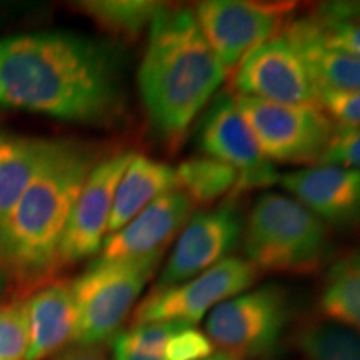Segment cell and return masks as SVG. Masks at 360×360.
Wrapping results in <instances>:
<instances>
[{
  "label": "cell",
  "instance_id": "obj_1",
  "mask_svg": "<svg viewBox=\"0 0 360 360\" xmlns=\"http://www.w3.org/2000/svg\"><path fill=\"white\" fill-rule=\"evenodd\" d=\"M0 107L85 125L115 122L125 107L120 58L109 44L72 32L0 39Z\"/></svg>",
  "mask_w": 360,
  "mask_h": 360
},
{
  "label": "cell",
  "instance_id": "obj_2",
  "mask_svg": "<svg viewBox=\"0 0 360 360\" xmlns=\"http://www.w3.org/2000/svg\"><path fill=\"white\" fill-rule=\"evenodd\" d=\"M225 75L193 8L165 4L148 29L137 80L152 129L170 148L182 146Z\"/></svg>",
  "mask_w": 360,
  "mask_h": 360
},
{
  "label": "cell",
  "instance_id": "obj_3",
  "mask_svg": "<svg viewBox=\"0 0 360 360\" xmlns=\"http://www.w3.org/2000/svg\"><path fill=\"white\" fill-rule=\"evenodd\" d=\"M96 150L52 141L32 182L0 224V262L20 282H35L58 265L62 236L90 170Z\"/></svg>",
  "mask_w": 360,
  "mask_h": 360
},
{
  "label": "cell",
  "instance_id": "obj_4",
  "mask_svg": "<svg viewBox=\"0 0 360 360\" xmlns=\"http://www.w3.org/2000/svg\"><path fill=\"white\" fill-rule=\"evenodd\" d=\"M242 247L257 272L304 276L332 257L328 227L294 197L264 192L244 220Z\"/></svg>",
  "mask_w": 360,
  "mask_h": 360
},
{
  "label": "cell",
  "instance_id": "obj_5",
  "mask_svg": "<svg viewBox=\"0 0 360 360\" xmlns=\"http://www.w3.org/2000/svg\"><path fill=\"white\" fill-rule=\"evenodd\" d=\"M162 257L97 262L72 282L75 345L97 347L115 335L154 276Z\"/></svg>",
  "mask_w": 360,
  "mask_h": 360
},
{
  "label": "cell",
  "instance_id": "obj_6",
  "mask_svg": "<svg viewBox=\"0 0 360 360\" xmlns=\"http://www.w3.org/2000/svg\"><path fill=\"white\" fill-rule=\"evenodd\" d=\"M290 321V304L276 283L249 289L207 315L205 335L220 354L236 360L270 357Z\"/></svg>",
  "mask_w": 360,
  "mask_h": 360
},
{
  "label": "cell",
  "instance_id": "obj_7",
  "mask_svg": "<svg viewBox=\"0 0 360 360\" xmlns=\"http://www.w3.org/2000/svg\"><path fill=\"white\" fill-rule=\"evenodd\" d=\"M264 157L272 164H321L337 127L317 105H283L233 96Z\"/></svg>",
  "mask_w": 360,
  "mask_h": 360
},
{
  "label": "cell",
  "instance_id": "obj_8",
  "mask_svg": "<svg viewBox=\"0 0 360 360\" xmlns=\"http://www.w3.org/2000/svg\"><path fill=\"white\" fill-rule=\"evenodd\" d=\"M257 276L245 259L231 255L186 282L155 287L135 309L134 326L154 322L195 326L217 305L249 290Z\"/></svg>",
  "mask_w": 360,
  "mask_h": 360
},
{
  "label": "cell",
  "instance_id": "obj_9",
  "mask_svg": "<svg viewBox=\"0 0 360 360\" xmlns=\"http://www.w3.org/2000/svg\"><path fill=\"white\" fill-rule=\"evenodd\" d=\"M195 146L238 174L232 199L255 188H267L278 182L277 165L267 160L255 142L249 125L240 115L231 92H219L202 112L195 129Z\"/></svg>",
  "mask_w": 360,
  "mask_h": 360
},
{
  "label": "cell",
  "instance_id": "obj_10",
  "mask_svg": "<svg viewBox=\"0 0 360 360\" xmlns=\"http://www.w3.org/2000/svg\"><path fill=\"white\" fill-rule=\"evenodd\" d=\"M295 4L205 0L193 8L202 34L225 70L236 69L250 51L276 37Z\"/></svg>",
  "mask_w": 360,
  "mask_h": 360
},
{
  "label": "cell",
  "instance_id": "obj_11",
  "mask_svg": "<svg viewBox=\"0 0 360 360\" xmlns=\"http://www.w3.org/2000/svg\"><path fill=\"white\" fill-rule=\"evenodd\" d=\"M237 96L283 105H317V94L304 58L285 34L250 51L236 67Z\"/></svg>",
  "mask_w": 360,
  "mask_h": 360
},
{
  "label": "cell",
  "instance_id": "obj_12",
  "mask_svg": "<svg viewBox=\"0 0 360 360\" xmlns=\"http://www.w3.org/2000/svg\"><path fill=\"white\" fill-rule=\"evenodd\" d=\"M242 232L244 217L233 199L193 215L180 231L157 287L177 285L231 257Z\"/></svg>",
  "mask_w": 360,
  "mask_h": 360
},
{
  "label": "cell",
  "instance_id": "obj_13",
  "mask_svg": "<svg viewBox=\"0 0 360 360\" xmlns=\"http://www.w3.org/2000/svg\"><path fill=\"white\" fill-rule=\"evenodd\" d=\"M135 154L117 152L101 159L90 170L62 236L58 264H75L101 252L114 205L117 186Z\"/></svg>",
  "mask_w": 360,
  "mask_h": 360
},
{
  "label": "cell",
  "instance_id": "obj_14",
  "mask_svg": "<svg viewBox=\"0 0 360 360\" xmlns=\"http://www.w3.org/2000/svg\"><path fill=\"white\" fill-rule=\"evenodd\" d=\"M193 204L186 193L174 191L147 205L137 217L107 236L97 262H125L162 257L170 242L191 220Z\"/></svg>",
  "mask_w": 360,
  "mask_h": 360
},
{
  "label": "cell",
  "instance_id": "obj_15",
  "mask_svg": "<svg viewBox=\"0 0 360 360\" xmlns=\"http://www.w3.org/2000/svg\"><path fill=\"white\" fill-rule=\"evenodd\" d=\"M281 186L327 227H360V170L310 165L281 174Z\"/></svg>",
  "mask_w": 360,
  "mask_h": 360
},
{
  "label": "cell",
  "instance_id": "obj_16",
  "mask_svg": "<svg viewBox=\"0 0 360 360\" xmlns=\"http://www.w3.org/2000/svg\"><path fill=\"white\" fill-rule=\"evenodd\" d=\"M29 347L25 360H44L65 350L75 337V304L72 282L58 281L25 300Z\"/></svg>",
  "mask_w": 360,
  "mask_h": 360
},
{
  "label": "cell",
  "instance_id": "obj_17",
  "mask_svg": "<svg viewBox=\"0 0 360 360\" xmlns=\"http://www.w3.org/2000/svg\"><path fill=\"white\" fill-rule=\"evenodd\" d=\"M174 191H177V175L172 165L135 154L117 186L107 236L120 231L147 205Z\"/></svg>",
  "mask_w": 360,
  "mask_h": 360
},
{
  "label": "cell",
  "instance_id": "obj_18",
  "mask_svg": "<svg viewBox=\"0 0 360 360\" xmlns=\"http://www.w3.org/2000/svg\"><path fill=\"white\" fill-rule=\"evenodd\" d=\"M285 34L304 58L317 90H360V58L317 42L299 17L287 22Z\"/></svg>",
  "mask_w": 360,
  "mask_h": 360
},
{
  "label": "cell",
  "instance_id": "obj_19",
  "mask_svg": "<svg viewBox=\"0 0 360 360\" xmlns=\"http://www.w3.org/2000/svg\"><path fill=\"white\" fill-rule=\"evenodd\" d=\"M52 141L0 130V224L32 182Z\"/></svg>",
  "mask_w": 360,
  "mask_h": 360
},
{
  "label": "cell",
  "instance_id": "obj_20",
  "mask_svg": "<svg viewBox=\"0 0 360 360\" xmlns=\"http://www.w3.org/2000/svg\"><path fill=\"white\" fill-rule=\"evenodd\" d=\"M322 317L360 334V247L327 269L319 295Z\"/></svg>",
  "mask_w": 360,
  "mask_h": 360
},
{
  "label": "cell",
  "instance_id": "obj_21",
  "mask_svg": "<svg viewBox=\"0 0 360 360\" xmlns=\"http://www.w3.org/2000/svg\"><path fill=\"white\" fill-rule=\"evenodd\" d=\"M175 175L177 191L186 193L193 207H210L224 197L232 199L238 180V174L231 165L205 155L180 162Z\"/></svg>",
  "mask_w": 360,
  "mask_h": 360
},
{
  "label": "cell",
  "instance_id": "obj_22",
  "mask_svg": "<svg viewBox=\"0 0 360 360\" xmlns=\"http://www.w3.org/2000/svg\"><path fill=\"white\" fill-rule=\"evenodd\" d=\"M295 345L304 360H360V334L326 317L299 328Z\"/></svg>",
  "mask_w": 360,
  "mask_h": 360
},
{
  "label": "cell",
  "instance_id": "obj_23",
  "mask_svg": "<svg viewBox=\"0 0 360 360\" xmlns=\"http://www.w3.org/2000/svg\"><path fill=\"white\" fill-rule=\"evenodd\" d=\"M75 6L107 32L137 37L150 29L165 4L154 0H85Z\"/></svg>",
  "mask_w": 360,
  "mask_h": 360
},
{
  "label": "cell",
  "instance_id": "obj_24",
  "mask_svg": "<svg viewBox=\"0 0 360 360\" xmlns=\"http://www.w3.org/2000/svg\"><path fill=\"white\" fill-rule=\"evenodd\" d=\"M299 19L317 42L360 58V20L327 15L319 11Z\"/></svg>",
  "mask_w": 360,
  "mask_h": 360
},
{
  "label": "cell",
  "instance_id": "obj_25",
  "mask_svg": "<svg viewBox=\"0 0 360 360\" xmlns=\"http://www.w3.org/2000/svg\"><path fill=\"white\" fill-rule=\"evenodd\" d=\"M29 347L25 300L0 305V360H25Z\"/></svg>",
  "mask_w": 360,
  "mask_h": 360
},
{
  "label": "cell",
  "instance_id": "obj_26",
  "mask_svg": "<svg viewBox=\"0 0 360 360\" xmlns=\"http://www.w3.org/2000/svg\"><path fill=\"white\" fill-rule=\"evenodd\" d=\"M317 107L337 129L360 127V90H319Z\"/></svg>",
  "mask_w": 360,
  "mask_h": 360
},
{
  "label": "cell",
  "instance_id": "obj_27",
  "mask_svg": "<svg viewBox=\"0 0 360 360\" xmlns=\"http://www.w3.org/2000/svg\"><path fill=\"white\" fill-rule=\"evenodd\" d=\"M321 164L360 170V127L337 129Z\"/></svg>",
  "mask_w": 360,
  "mask_h": 360
},
{
  "label": "cell",
  "instance_id": "obj_28",
  "mask_svg": "<svg viewBox=\"0 0 360 360\" xmlns=\"http://www.w3.org/2000/svg\"><path fill=\"white\" fill-rule=\"evenodd\" d=\"M315 11L334 17H347L360 20V0H339V2H323Z\"/></svg>",
  "mask_w": 360,
  "mask_h": 360
},
{
  "label": "cell",
  "instance_id": "obj_29",
  "mask_svg": "<svg viewBox=\"0 0 360 360\" xmlns=\"http://www.w3.org/2000/svg\"><path fill=\"white\" fill-rule=\"evenodd\" d=\"M56 360H107V359L101 349L75 345V347L65 349L62 350L60 354H57Z\"/></svg>",
  "mask_w": 360,
  "mask_h": 360
},
{
  "label": "cell",
  "instance_id": "obj_30",
  "mask_svg": "<svg viewBox=\"0 0 360 360\" xmlns=\"http://www.w3.org/2000/svg\"><path fill=\"white\" fill-rule=\"evenodd\" d=\"M205 360H236V359H232V357H229V355L219 352V354H212L210 357H207Z\"/></svg>",
  "mask_w": 360,
  "mask_h": 360
},
{
  "label": "cell",
  "instance_id": "obj_31",
  "mask_svg": "<svg viewBox=\"0 0 360 360\" xmlns=\"http://www.w3.org/2000/svg\"><path fill=\"white\" fill-rule=\"evenodd\" d=\"M0 290H2V272H0Z\"/></svg>",
  "mask_w": 360,
  "mask_h": 360
}]
</instances>
